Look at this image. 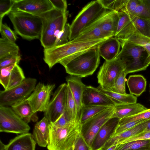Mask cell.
I'll list each match as a JSON object with an SVG mask.
<instances>
[{"instance_id": "obj_1", "label": "cell", "mask_w": 150, "mask_h": 150, "mask_svg": "<svg viewBox=\"0 0 150 150\" xmlns=\"http://www.w3.org/2000/svg\"><path fill=\"white\" fill-rule=\"evenodd\" d=\"M100 57L97 48H92L61 60L66 72L79 78L93 74L99 66Z\"/></svg>"}, {"instance_id": "obj_2", "label": "cell", "mask_w": 150, "mask_h": 150, "mask_svg": "<svg viewBox=\"0 0 150 150\" xmlns=\"http://www.w3.org/2000/svg\"><path fill=\"white\" fill-rule=\"evenodd\" d=\"M109 38L72 42L44 50L43 59L50 69L62 59L89 49L98 48Z\"/></svg>"}, {"instance_id": "obj_3", "label": "cell", "mask_w": 150, "mask_h": 150, "mask_svg": "<svg viewBox=\"0 0 150 150\" xmlns=\"http://www.w3.org/2000/svg\"><path fill=\"white\" fill-rule=\"evenodd\" d=\"M8 15L16 34L27 40L40 39L43 23L40 16L17 10L11 11Z\"/></svg>"}, {"instance_id": "obj_4", "label": "cell", "mask_w": 150, "mask_h": 150, "mask_svg": "<svg viewBox=\"0 0 150 150\" xmlns=\"http://www.w3.org/2000/svg\"><path fill=\"white\" fill-rule=\"evenodd\" d=\"M81 125L74 122L60 127L49 125L48 150H73L81 134Z\"/></svg>"}, {"instance_id": "obj_5", "label": "cell", "mask_w": 150, "mask_h": 150, "mask_svg": "<svg viewBox=\"0 0 150 150\" xmlns=\"http://www.w3.org/2000/svg\"><path fill=\"white\" fill-rule=\"evenodd\" d=\"M67 12L64 13L54 8L38 15L41 18L42 21L40 40L44 49L54 46L57 35L63 29L67 23Z\"/></svg>"}, {"instance_id": "obj_6", "label": "cell", "mask_w": 150, "mask_h": 150, "mask_svg": "<svg viewBox=\"0 0 150 150\" xmlns=\"http://www.w3.org/2000/svg\"><path fill=\"white\" fill-rule=\"evenodd\" d=\"M119 40L122 49L116 57L120 59L122 62L126 74L146 70L148 66L146 63L148 57L146 50L127 40Z\"/></svg>"}, {"instance_id": "obj_7", "label": "cell", "mask_w": 150, "mask_h": 150, "mask_svg": "<svg viewBox=\"0 0 150 150\" xmlns=\"http://www.w3.org/2000/svg\"><path fill=\"white\" fill-rule=\"evenodd\" d=\"M107 10L99 0L92 1L82 9L70 25L69 41L76 38L85 28Z\"/></svg>"}, {"instance_id": "obj_8", "label": "cell", "mask_w": 150, "mask_h": 150, "mask_svg": "<svg viewBox=\"0 0 150 150\" xmlns=\"http://www.w3.org/2000/svg\"><path fill=\"white\" fill-rule=\"evenodd\" d=\"M36 83L35 79L28 78L12 88L1 91L0 106H11L27 98L34 90Z\"/></svg>"}, {"instance_id": "obj_9", "label": "cell", "mask_w": 150, "mask_h": 150, "mask_svg": "<svg viewBox=\"0 0 150 150\" xmlns=\"http://www.w3.org/2000/svg\"><path fill=\"white\" fill-rule=\"evenodd\" d=\"M28 124L17 115L11 107L0 106V132L21 134L29 132Z\"/></svg>"}, {"instance_id": "obj_10", "label": "cell", "mask_w": 150, "mask_h": 150, "mask_svg": "<svg viewBox=\"0 0 150 150\" xmlns=\"http://www.w3.org/2000/svg\"><path fill=\"white\" fill-rule=\"evenodd\" d=\"M125 69L124 66L119 58L105 61L100 67L97 76L99 85L103 89L111 91L115 80Z\"/></svg>"}, {"instance_id": "obj_11", "label": "cell", "mask_w": 150, "mask_h": 150, "mask_svg": "<svg viewBox=\"0 0 150 150\" xmlns=\"http://www.w3.org/2000/svg\"><path fill=\"white\" fill-rule=\"evenodd\" d=\"M114 106L107 108L81 124V134L91 147L96 133L103 124L112 117Z\"/></svg>"}, {"instance_id": "obj_12", "label": "cell", "mask_w": 150, "mask_h": 150, "mask_svg": "<svg viewBox=\"0 0 150 150\" xmlns=\"http://www.w3.org/2000/svg\"><path fill=\"white\" fill-rule=\"evenodd\" d=\"M55 84H45L39 82L33 91L26 99L34 112H45L50 101Z\"/></svg>"}, {"instance_id": "obj_13", "label": "cell", "mask_w": 150, "mask_h": 150, "mask_svg": "<svg viewBox=\"0 0 150 150\" xmlns=\"http://www.w3.org/2000/svg\"><path fill=\"white\" fill-rule=\"evenodd\" d=\"M67 85L63 83L57 88L53 95L46 110L44 116L50 123H53L64 113L65 107Z\"/></svg>"}, {"instance_id": "obj_14", "label": "cell", "mask_w": 150, "mask_h": 150, "mask_svg": "<svg viewBox=\"0 0 150 150\" xmlns=\"http://www.w3.org/2000/svg\"><path fill=\"white\" fill-rule=\"evenodd\" d=\"M11 11L17 10L39 15L54 8L50 0H13Z\"/></svg>"}, {"instance_id": "obj_15", "label": "cell", "mask_w": 150, "mask_h": 150, "mask_svg": "<svg viewBox=\"0 0 150 150\" xmlns=\"http://www.w3.org/2000/svg\"><path fill=\"white\" fill-rule=\"evenodd\" d=\"M82 103L83 105L109 107L120 103L103 93L97 88L86 86L83 93Z\"/></svg>"}, {"instance_id": "obj_16", "label": "cell", "mask_w": 150, "mask_h": 150, "mask_svg": "<svg viewBox=\"0 0 150 150\" xmlns=\"http://www.w3.org/2000/svg\"><path fill=\"white\" fill-rule=\"evenodd\" d=\"M120 119L111 117L101 127L93 140L92 150H102L107 141L114 134Z\"/></svg>"}, {"instance_id": "obj_17", "label": "cell", "mask_w": 150, "mask_h": 150, "mask_svg": "<svg viewBox=\"0 0 150 150\" xmlns=\"http://www.w3.org/2000/svg\"><path fill=\"white\" fill-rule=\"evenodd\" d=\"M136 32L150 38V19H144L132 15L131 19L115 37L123 39L127 35Z\"/></svg>"}, {"instance_id": "obj_18", "label": "cell", "mask_w": 150, "mask_h": 150, "mask_svg": "<svg viewBox=\"0 0 150 150\" xmlns=\"http://www.w3.org/2000/svg\"><path fill=\"white\" fill-rule=\"evenodd\" d=\"M118 20L117 12L107 10L89 25L98 27L108 37L110 38L115 36Z\"/></svg>"}, {"instance_id": "obj_19", "label": "cell", "mask_w": 150, "mask_h": 150, "mask_svg": "<svg viewBox=\"0 0 150 150\" xmlns=\"http://www.w3.org/2000/svg\"><path fill=\"white\" fill-rule=\"evenodd\" d=\"M36 143L32 134L28 132L19 134L6 145L0 140V150H35Z\"/></svg>"}, {"instance_id": "obj_20", "label": "cell", "mask_w": 150, "mask_h": 150, "mask_svg": "<svg viewBox=\"0 0 150 150\" xmlns=\"http://www.w3.org/2000/svg\"><path fill=\"white\" fill-rule=\"evenodd\" d=\"M66 80L75 101L77 108L78 116L80 122L83 107V94L86 86L82 81L81 78L78 77L69 76L66 77Z\"/></svg>"}, {"instance_id": "obj_21", "label": "cell", "mask_w": 150, "mask_h": 150, "mask_svg": "<svg viewBox=\"0 0 150 150\" xmlns=\"http://www.w3.org/2000/svg\"><path fill=\"white\" fill-rule=\"evenodd\" d=\"M120 43L115 37H110L98 47L99 54L106 61H111L115 58L120 51Z\"/></svg>"}, {"instance_id": "obj_22", "label": "cell", "mask_w": 150, "mask_h": 150, "mask_svg": "<svg viewBox=\"0 0 150 150\" xmlns=\"http://www.w3.org/2000/svg\"><path fill=\"white\" fill-rule=\"evenodd\" d=\"M148 109L139 103H118L114 106L112 117L121 119L145 111Z\"/></svg>"}, {"instance_id": "obj_23", "label": "cell", "mask_w": 150, "mask_h": 150, "mask_svg": "<svg viewBox=\"0 0 150 150\" xmlns=\"http://www.w3.org/2000/svg\"><path fill=\"white\" fill-rule=\"evenodd\" d=\"M50 122L45 117L35 124L33 131V137L39 146H47L49 135V126Z\"/></svg>"}, {"instance_id": "obj_24", "label": "cell", "mask_w": 150, "mask_h": 150, "mask_svg": "<svg viewBox=\"0 0 150 150\" xmlns=\"http://www.w3.org/2000/svg\"><path fill=\"white\" fill-rule=\"evenodd\" d=\"M26 99L15 103L11 107L15 112L27 123L28 124L31 121L37 122L38 118L36 113L33 112Z\"/></svg>"}, {"instance_id": "obj_25", "label": "cell", "mask_w": 150, "mask_h": 150, "mask_svg": "<svg viewBox=\"0 0 150 150\" xmlns=\"http://www.w3.org/2000/svg\"><path fill=\"white\" fill-rule=\"evenodd\" d=\"M147 120L112 137L106 142L102 150H105L113 145L117 144L119 142L142 132L145 129Z\"/></svg>"}, {"instance_id": "obj_26", "label": "cell", "mask_w": 150, "mask_h": 150, "mask_svg": "<svg viewBox=\"0 0 150 150\" xmlns=\"http://www.w3.org/2000/svg\"><path fill=\"white\" fill-rule=\"evenodd\" d=\"M127 84L130 94L139 96L145 91L146 81L142 75H131L127 81Z\"/></svg>"}, {"instance_id": "obj_27", "label": "cell", "mask_w": 150, "mask_h": 150, "mask_svg": "<svg viewBox=\"0 0 150 150\" xmlns=\"http://www.w3.org/2000/svg\"><path fill=\"white\" fill-rule=\"evenodd\" d=\"M67 86V99L64 114L70 123H80L78 116L77 108L75 101L69 87L68 85Z\"/></svg>"}, {"instance_id": "obj_28", "label": "cell", "mask_w": 150, "mask_h": 150, "mask_svg": "<svg viewBox=\"0 0 150 150\" xmlns=\"http://www.w3.org/2000/svg\"><path fill=\"white\" fill-rule=\"evenodd\" d=\"M106 38H110L108 37L100 28L96 26L89 25L71 41L77 42Z\"/></svg>"}, {"instance_id": "obj_29", "label": "cell", "mask_w": 150, "mask_h": 150, "mask_svg": "<svg viewBox=\"0 0 150 150\" xmlns=\"http://www.w3.org/2000/svg\"><path fill=\"white\" fill-rule=\"evenodd\" d=\"M122 40H127L143 47L148 54L146 64L148 66L150 65V38L135 32L127 35Z\"/></svg>"}, {"instance_id": "obj_30", "label": "cell", "mask_w": 150, "mask_h": 150, "mask_svg": "<svg viewBox=\"0 0 150 150\" xmlns=\"http://www.w3.org/2000/svg\"><path fill=\"white\" fill-rule=\"evenodd\" d=\"M150 150V139L137 140L117 144L115 150Z\"/></svg>"}, {"instance_id": "obj_31", "label": "cell", "mask_w": 150, "mask_h": 150, "mask_svg": "<svg viewBox=\"0 0 150 150\" xmlns=\"http://www.w3.org/2000/svg\"><path fill=\"white\" fill-rule=\"evenodd\" d=\"M19 47L15 43L6 39H0V59L10 55L19 54Z\"/></svg>"}, {"instance_id": "obj_32", "label": "cell", "mask_w": 150, "mask_h": 150, "mask_svg": "<svg viewBox=\"0 0 150 150\" xmlns=\"http://www.w3.org/2000/svg\"><path fill=\"white\" fill-rule=\"evenodd\" d=\"M97 88L103 93L120 103H137V98L132 94H122L103 89L99 85Z\"/></svg>"}, {"instance_id": "obj_33", "label": "cell", "mask_w": 150, "mask_h": 150, "mask_svg": "<svg viewBox=\"0 0 150 150\" xmlns=\"http://www.w3.org/2000/svg\"><path fill=\"white\" fill-rule=\"evenodd\" d=\"M25 79L22 69L18 64H16L11 71L8 84L6 90L10 89L19 84Z\"/></svg>"}, {"instance_id": "obj_34", "label": "cell", "mask_w": 150, "mask_h": 150, "mask_svg": "<svg viewBox=\"0 0 150 150\" xmlns=\"http://www.w3.org/2000/svg\"><path fill=\"white\" fill-rule=\"evenodd\" d=\"M109 107L105 106L83 105L81 117V124H83L91 117Z\"/></svg>"}, {"instance_id": "obj_35", "label": "cell", "mask_w": 150, "mask_h": 150, "mask_svg": "<svg viewBox=\"0 0 150 150\" xmlns=\"http://www.w3.org/2000/svg\"><path fill=\"white\" fill-rule=\"evenodd\" d=\"M131 15L144 19H150V0H139V4Z\"/></svg>"}, {"instance_id": "obj_36", "label": "cell", "mask_w": 150, "mask_h": 150, "mask_svg": "<svg viewBox=\"0 0 150 150\" xmlns=\"http://www.w3.org/2000/svg\"><path fill=\"white\" fill-rule=\"evenodd\" d=\"M106 9L118 12L122 11L128 0H99Z\"/></svg>"}, {"instance_id": "obj_37", "label": "cell", "mask_w": 150, "mask_h": 150, "mask_svg": "<svg viewBox=\"0 0 150 150\" xmlns=\"http://www.w3.org/2000/svg\"><path fill=\"white\" fill-rule=\"evenodd\" d=\"M150 119V108L135 115L120 119L118 125L134 121L147 120Z\"/></svg>"}, {"instance_id": "obj_38", "label": "cell", "mask_w": 150, "mask_h": 150, "mask_svg": "<svg viewBox=\"0 0 150 150\" xmlns=\"http://www.w3.org/2000/svg\"><path fill=\"white\" fill-rule=\"evenodd\" d=\"M126 74L125 70L120 74L115 80L111 91L122 94H125Z\"/></svg>"}, {"instance_id": "obj_39", "label": "cell", "mask_w": 150, "mask_h": 150, "mask_svg": "<svg viewBox=\"0 0 150 150\" xmlns=\"http://www.w3.org/2000/svg\"><path fill=\"white\" fill-rule=\"evenodd\" d=\"M70 25L69 23H67L63 29L58 33L56 36L54 46L62 45L69 42Z\"/></svg>"}, {"instance_id": "obj_40", "label": "cell", "mask_w": 150, "mask_h": 150, "mask_svg": "<svg viewBox=\"0 0 150 150\" xmlns=\"http://www.w3.org/2000/svg\"><path fill=\"white\" fill-rule=\"evenodd\" d=\"M15 64L0 68V83L5 90L8 87L11 71Z\"/></svg>"}, {"instance_id": "obj_41", "label": "cell", "mask_w": 150, "mask_h": 150, "mask_svg": "<svg viewBox=\"0 0 150 150\" xmlns=\"http://www.w3.org/2000/svg\"><path fill=\"white\" fill-rule=\"evenodd\" d=\"M0 32L2 38L11 42L15 43L18 38L15 32L13 31L6 24L2 23L0 26Z\"/></svg>"}, {"instance_id": "obj_42", "label": "cell", "mask_w": 150, "mask_h": 150, "mask_svg": "<svg viewBox=\"0 0 150 150\" xmlns=\"http://www.w3.org/2000/svg\"><path fill=\"white\" fill-rule=\"evenodd\" d=\"M13 4V0H0V26L3 17L11 11Z\"/></svg>"}, {"instance_id": "obj_43", "label": "cell", "mask_w": 150, "mask_h": 150, "mask_svg": "<svg viewBox=\"0 0 150 150\" xmlns=\"http://www.w3.org/2000/svg\"><path fill=\"white\" fill-rule=\"evenodd\" d=\"M117 13L118 16V20L116 31L114 37L121 31L131 19L132 16V15L128 14L124 11H120Z\"/></svg>"}, {"instance_id": "obj_44", "label": "cell", "mask_w": 150, "mask_h": 150, "mask_svg": "<svg viewBox=\"0 0 150 150\" xmlns=\"http://www.w3.org/2000/svg\"><path fill=\"white\" fill-rule=\"evenodd\" d=\"M21 59L18 55H10L0 59V68L18 64Z\"/></svg>"}, {"instance_id": "obj_45", "label": "cell", "mask_w": 150, "mask_h": 150, "mask_svg": "<svg viewBox=\"0 0 150 150\" xmlns=\"http://www.w3.org/2000/svg\"><path fill=\"white\" fill-rule=\"evenodd\" d=\"M147 120L132 121L121 125H117L113 136L123 132L144 122Z\"/></svg>"}, {"instance_id": "obj_46", "label": "cell", "mask_w": 150, "mask_h": 150, "mask_svg": "<svg viewBox=\"0 0 150 150\" xmlns=\"http://www.w3.org/2000/svg\"><path fill=\"white\" fill-rule=\"evenodd\" d=\"M150 139V131H143L134 136L119 142L117 144L127 143L131 141Z\"/></svg>"}, {"instance_id": "obj_47", "label": "cell", "mask_w": 150, "mask_h": 150, "mask_svg": "<svg viewBox=\"0 0 150 150\" xmlns=\"http://www.w3.org/2000/svg\"><path fill=\"white\" fill-rule=\"evenodd\" d=\"M73 150H92L81 134L75 143Z\"/></svg>"}, {"instance_id": "obj_48", "label": "cell", "mask_w": 150, "mask_h": 150, "mask_svg": "<svg viewBox=\"0 0 150 150\" xmlns=\"http://www.w3.org/2000/svg\"><path fill=\"white\" fill-rule=\"evenodd\" d=\"M139 0H128L122 11L131 14L138 6Z\"/></svg>"}, {"instance_id": "obj_49", "label": "cell", "mask_w": 150, "mask_h": 150, "mask_svg": "<svg viewBox=\"0 0 150 150\" xmlns=\"http://www.w3.org/2000/svg\"><path fill=\"white\" fill-rule=\"evenodd\" d=\"M54 8L64 13L67 11V4L65 0H50Z\"/></svg>"}, {"instance_id": "obj_50", "label": "cell", "mask_w": 150, "mask_h": 150, "mask_svg": "<svg viewBox=\"0 0 150 150\" xmlns=\"http://www.w3.org/2000/svg\"><path fill=\"white\" fill-rule=\"evenodd\" d=\"M150 131V119L146 122L145 128L143 131Z\"/></svg>"}, {"instance_id": "obj_51", "label": "cell", "mask_w": 150, "mask_h": 150, "mask_svg": "<svg viewBox=\"0 0 150 150\" xmlns=\"http://www.w3.org/2000/svg\"><path fill=\"white\" fill-rule=\"evenodd\" d=\"M117 144L113 145L105 150H115Z\"/></svg>"}, {"instance_id": "obj_52", "label": "cell", "mask_w": 150, "mask_h": 150, "mask_svg": "<svg viewBox=\"0 0 150 150\" xmlns=\"http://www.w3.org/2000/svg\"><path fill=\"white\" fill-rule=\"evenodd\" d=\"M149 87H150V84Z\"/></svg>"}, {"instance_id": "obj_53", "label": "cell", "mask_w": 150, "mask_h": 150, "mask_svg": "<svg viewBox=\"0 0 150 150\" xmlns=\"http://www.w3.org/2000/svg\"></svg>"}]
</instances>
